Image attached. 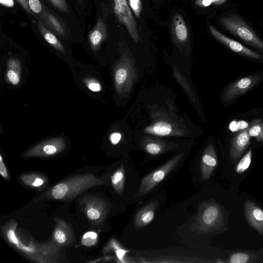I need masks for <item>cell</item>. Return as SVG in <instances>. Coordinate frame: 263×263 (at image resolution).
Segmentation results:
<instances>
[{
	"label": "cell",
	"mask_w": 263,
	"mask_h": 263,
	"mask_svg": "<svg viewBox=\"0 0 263 263\" xmlns=\"http://www.w3.org/2000/svg\"><path fill=\"white\" fill-rule=\"evenodd\" d=\"M108 177L107 174L97 178L91 173L77 175L56 184L46 193V196L57 200L71 199L94 186L109 184Z\"/></svg>",
	"instance_id": "1"
},
{
	"label": "cell",
	"mask_w": 263,
	"mask_h": 263,
	"mask_svg": "<svg viewBox=\"0 0 263 263\" xmlns=\"http://www.w3.org/2000/svg\"><path fill=\"white\" fill-rule=\"evenodd\" d=\"M218 22L228 31L263 52V41L240 17L235 14H229L220 17Z\"/></svg>",
	"instance_id": "2"
},
{
	"label": "cell",
	"mask_w": 263,
	"mask_h": 263,
	"mask_svg": "<svg viewBox=\"0 0 263 263\" xmlns=\"http://www.w3.org/2000/svg\"><path fill=\"white\" fill-rule=\"evenodd\" d=\"M223 219L222 211L218 204L212 201L204 202L198 206L196 222L193 227L198 233H208L218 228Z\"/></svg>",
	"instance_id": "3"
},
{
	"label": "cell",
	"mask_w": 263,
	"mask_h": 263,
	"mask_svg": "<svg viewBox=\"0 0 263 263\" xmlns=\"http://www.w3.org/2000/svg\"><path fill=\"white\" fill-rule=\"evenodd\" d=\"M184 153H181L166 162L163 165L150 173L141 180L136 197H140L153 190L175 168L181 161Z\"/></svg>",
	"instance_id": "4"
},
{
	"label": "cell",
	"mask_w": 263,
	"mask_h": 263,
	"mask_svg": "<svg viewBox=\"0 0 263 263\" xmlns=\"http://www.w3.org/2000/svg\"><path fill=\"white\" fill-rule=\"evenodd\" d=\"M261 81V76L254 73L241 77L228 85L224 89L222 101L230 104L240 96L256 86Z\"/></svg>",
	"instance_id": "5"
},
{
	"label": "cell",
	"mask_w": 263,
	"mask_h": 263,
	"mask_svg": "<svg viewBox=\"0 0 263 263\" xmlns=\"http://www.w3.org/2000/svg\"><path fill=\"white\" fill-rule=\"evenodd\" d=\"M80 206L93 225H98L102 222L107 216L108 204L105 200L100 198L85 196L81 201Z\"/></svg>",
	"instance_id": "6"
},
{
	"label": "cell",
	"mask_w": 263,
	"mask_h": 263,
	"mask_svg": "<svg viewBox=\"0 0 263 263\" xmlns=\"http://www.w3.org/2000/svg\"><path fill=\"white\" fill-rule=\"evenodd\" d=\"M113 9L118 20L124 25L132 39L139 43L140 38L136 23L127 0H113Z\"/></svg>",
	"instance_id": "7"
},
{
	"label": "cell",
	"mask_w": 263,
	"mask_h": 263,
	"mask_svg": "<svg viewBox=\"0 0 263 263\" xmlns=\"http://www.w3.org/2000/svg\"><path fill=\"white\" fill-rule=\"evenodd\" d=\"M209 29L211 34L217 40L222 43L233 52L254 60H263V55L246 47L239 42L226 36L213 26L210 25Z\"/></svg>",
	"instance_id": "8"
},
{
	"label": "cell",
	"mask_w": 263,
	"mask_h": 263,
	"mask_svg": "<svg viewBox=\"0 0 263 263\" xmlns=\"http://www.w3.org/2000/svg\"><path fill=\"white\" fill-rule=\"evenodd\" d=\"M65 147L64 139L55 138L43 141L27 151L24 157H47L58 154Z\"/></svg>",
	"instance_id": "9"
},
{
	"label": "cell",
	"mask_w": 263,
	"mask_h": 263,
	"mask_svg": "<svg viewBox=\"0 0 263 263\" xmlns=\"http://www.w3.org/2000/svg\"><path fill=\"white\" fill-rule=\"evenodd\" d=\"M171 35L176 44L187 46L189 45V30L184 19L179 13H176L172 18Z\"/></svg>",
	"instance_id": "10"
},
{
	"label": "cell",
	"mask_w": 263,
	"mask_h": 263,
	"mask_svg": "<svg viewBox=\"0 0 263 263\" xmlns=\"http://www.w3.org/2000/svg\"><path fill=\"white\" fill-rule=\"evenodd\" d=\"M250 136L247 128L239 131L232 138L230 144L229 155L232 161L239 158L250 143Z\"/></svg>",
	"instance_id": "11"
},
{
	"label": "cell",
	"mask_w": 263,
	"mask_h": 263,
	"mask_svg": "<svg viewBox=\"0 0 263 263\" xmlns=\"http://www.w3.org/2000/svg\"><path fill=\"white\" fill-rule=\"evenodd\" d=\"M217 157L215 148L212 144L205 148L202 156L200 165L201 177L208 180L217 165Z\"/></svg>",
	"instance_id": "12"
},
{
	"label": "cell",
	"mask_w": 263,
	"mask_h": 263,
	"mask_svg": "<svg viewBox=\"0 0 263 263\" xmlns=\"http://www.w3.org/2000/svg\"><path fill=\"white\" fill-rule=\"evenodd\" d=\"M245 213L250 224L263 235V211L253 202L247 200L245 204Z\"/></svg>",
	"instance_id": "13"
},
{
	"label": "cell",
	"mask_w": 263,
	"mask_h": 263,
	"mask_svg": "<svg viewBox=\"0 0 263 263\" xmlns=\"http://www.w3.org/2000/svg\"><path fill=\"white\" fill-rule=\"evenodd\" d=\"M39 20L49 30L63 39L67 36L65 26L58 17L44 8L42 12L39 15Z\"/></svg>",
	"instance_id": "14"
},
{
	"label": "cell",
	"mask_w": 263,
	"mask_h": 263,
	"mask_svg": "<svg viewBox=\"0 0 263 263\" xmlns=\"http://www.w3.org/2000/svg\"><path fill=\"white\" fill-rule=\"evenodd\" d=\"M158 203L159 201L158 200L152 201L137 213L134 222L136 229L146 226L153 220Z\"/></svg>",
	"instance_id": "15"
},
{
	"label": "cell",
	"mask_w": 263,
	"mask_h": 263,
	"mask_svg": "<svg viewBox=\"0 0 263 263\" xmlns=\"http://www.w3.org/2000/svg\"><path fill=\"white\" fill-rule=\"evenodd\" d=\"M107 30L106 24L101 18H98L95 26L88 34V41L92 49L97 51L101 44L106 40Z\"/></svg>",
	"instance_id": "16"
},
{
	"label": "cell",
	"mask_w": 263,
	"mask_h": 263,
	"mask_svg": "<svg viewBox=\"0 0 263 263\" xmlns=\"http://www.w3.org/2000/svg\"><path fill=\"white\" fill-rule=\"evenodd\" d=\"M129 60L124 57L118 65L115 74V83L116 88L118 92H121L124 88L129 83L131 76L129 68H127Z\"/></svg>",
	"instance_id": "17"
},
{
	"label": "cell",
	"mask_w": 263,
	"mask_h": 263,
	"mask_svg": "<svg viewBox=\"0 0 263 263\" xmlns=\"http://www.w3.org/2000/svg\"><path fill=\"white\" fill-rule=\"evenodd\" d=\"M53 237L59 244L70 245L74 241V234L71 227L65 221L57 219V226L54 231Z\"/></svg>",
	"instance_id": "18"
},
{
	"label": "cell",
	"mask_w": 263,
	"mask_h": 263,
	"mask_svg": "<svg viewBox=\"0 0 263 263\" xmlns=\"http://www.w3.org/2000/svg\"><path fill=\"white\" fill-rule=\"evenodd\" d=\"M36 25L40 34L49 45L59 52L65 53V48L62 44L55 34L48 29L40 20H37Z\"/></svg>",
	"instance_id": "19"
},
{
	"label": "cell",
	"mask_w": 263,
	"mask_h": 263,
	"mask_svg": "<svg viewBox=\"0 0 263 263\" xmlns=\"http://www.w3.org/2000/svg\"><path fill=\"white\" fill-rule=\"evenodd\" d=\"M125 179V168L123 165L121 164L118 168L111 176L112 186L116 192L120 195H122L124 191Z\"/></svg>",
	"instance_id": "20"
},
{
	"label": "cell",
	"mask_w": 263,
	"mask_h": 263,
	"mask_svg": "<svg viewBox=\"0 0 263 263\" xmlns=\"http://www.w3.org/2000/svg\"><path fill=\"white\" fill-rule=\"evenodd\" d=\"M172 130V125L164 121L158 122L153 126H148L145 129V131L147 133L160 136L170 135Z\"/></svg>",
	"instance_id": "21"
},
{
	"label": "cell",
	"mask_w": 263,
	"mask_h": 263,
	"mask_svg": "<svg viewBox=\"0 0 263 263\" xmlns=\"http://www.w3.org/2000/svg\"><path fill=\"white\" fill-rule=\"evenodd\" d=\"M251 137H254L258 142H263V120L257 119L253 120L247 128Z\"/></svg>",
	"instance_id": "22"
},
{
	"label": "cell",
	"mask_w": 263,
	"mask_h": 263,
	"mask_svg": "<svg viewBox=\"0 0 263 263\" xmlns=\"http://www.w3.org/2000/svg\"><path fill=\"white\" fill-rule=\"evenodd\" d=\"M107 250H112L117 256L118 259L122 262H126L125 260V255L129 251L124 249L115 240L112 239L110 240L108 245L107 246Z\"/></svg>",
	"instance_id": "23"
},
{
	"label": "cell",
	"mask_w": 263,
	"mask_h": 263,
	"mask_svg": "<svg viewBox=\"0 0 263 263\" xmlns=\"http://www.w3.org/2000/svg\"><path fill=\"white\" fill-rule=\"evenodd\" d=\"M21 179L25 184L34 187H38L44 184L45 178L38 174H31L24 175L21 177Z\"/></svg>",
	"instance_id": "24"
},
{
	"label": "cell",
	"mask_w": 263,
	"mask_h": 263,
	"mask_svg": "<svg viewBox=\"0 0 263 263\" xmlns=\"http://www.w3.org/2000/svg\"><path fill=\"white\" fill-rule=\"evenodd\" d=\"M252 154V149H250L241 159L235 167L237 173L242 174L249 168L251 163Z\"/></svg>",
	"instance_id": "25"
},
{
	"label": "cell",
	"mask_w": 263,
	"mask_h": 263,
	"mask_svg": "<svg viewBox=\"0 0 263 263\" xmlns=\"http://www.w3.org/2000/svg\"><path fill=\"white\" fill-rule=\"evenodd\" d=\"M98 240V234L94 232L90 231L85 233L82 239V244L86 247L94 246Z\"/></svg>",
	"instance_id": "26"
},
{
	"label": "cell",
	"mask_w": 263,
	"mask_h": 263,
	"mask_svg": "<svg viewBox=\"0 0 263 263\" xmlns=\"http://www.w3.org/2000/svg\"><path fill=\"white\" fill-rule=\"evenodd\" d=\"M27 2L32 14L39 15L44 8L40 0H27Z\"/></svg>",
	"instance_id": "27"
},
{
	"label": "cell",
	"mask_w": 263,
	"mask_h": 263,
	"mask_svg": "<svg viewBox=\"0 0 263 263\" xmlns=\"http://www.w3.org/2000/svg\"><path fill=\"white\" fill-rule=\"evenodd\" d=\"M129 6L136 16L139 18L142 11V3L141 0H127Z\"/></svg>",
	"instance_id": "28"
},
{
	"label": "cell",
	"mask_w": 263,
	"mask_h": 263,
	"mask_svg": "<svg viewBox=\"0 0 263 263\" xmlns=\"http://www.w3.org/2000/svg\"><path fill=\"white\" fill-rule=\"evenodd\" d=\"M249 256L248 254L236 253L230 256L229 262L231 263H246L249 261Z\"/></svg>",
	"instance_id": "29"
},
{
	"label": "cell",
	"mask_w": 263,
	"mask_h": 263,
	"mask_svg": "<svg viewBox=\"0 0 263 263\" xmlns=\"http://www.w3.org/2000/svg\"><path fill=\"white\" fill-rule=\"evenodd\" d=\"M50 4L59 11L68 13L69 10L65 0H48Z\"/></svg>",
	"instance_id": "30"
},
{
	"label": "cell",
	"mask_w": 263,
	"mask_h": 263,
	"mask_svg": "<svg viewBox=\"0 0 263 263\" xmlns=\"http://www.w3.org/2000/svg\"><path fill=\"white\" fill-rule=\"evenodd\" d=\"M145 149L147 153L153 155L159 154L163 151L161 145L154 142L146 144L145 145Z\"/></svg>",
	"instance_id": "31"
},
{
	"label": "cell",
	"mask_w": 263,
	"mask_h": 263,
	"mask_svg": "<svg viewBox=\"0 0 263 263\" xmlns=\"http://www.w3.org/2000/svg\"><path fill=\"white\" fill-rule=\"evenodd\" d=\"M7 77L9 81L14 85H17L20 82L19 72L15 69L9 68L7 71Z\"/></svg>",
	"instance_id": "32"
},
{
	"label": "cell",
	"mask_w": 263,
	"mask_h": 263,
	"mask_svg": "<svg viewBox=\"0 0 263 263\" xmlns=\"http://www.w3.org/2000/svg\"><path fill=\"white\" fill-rule=\"evenodd\" d=\"M85 83L88 88L92 91L99 92L101 90L100 84L93 79H86L85 80Z\"/></svg>",
	"instance_id": "33"
},
{
	"label": "cell",
	"mask_w": 263,
	"mask_h": 263,
	"mask_svg": "<svg viewBox=\"0 0 263 263\" xmlns=\"http://www.w3.org/2000/svg\"><path fill=\"white\" fill-rule=\"evenodd\" d=\"M121 137V134L120 133L115 132L111 134L109 139L112 144L116 145L120 142Z\"/></svg>",
	"instance_id": "34"
},
{
	"label": "cell",
	"mask_w": 263,
	"mask_h": 263,
	"mask_svg": "<svg viewBox=\"0 0 263 263\" xmlns=\"http://www.w3.org/2000/svg\"><path fill=\"white\" fill-rule=\"evenodd\" d=\"M1 160H0V174L3 177L8 179V174L6 165L3 160L2 156H0Z\"/></svg>",
	"instance_id": "35"
},
{
	"label": "cell",
	"mask_w": 263,
	"mask_h": 263,
	"mask_svg": "<svg viewBox=\"0 0 263 263\" xmlns=\"http://www.w3.org/2000/svg\"><path fill=\"white\" fill-rule=\"evenodd\" d=\"M21 6L23 7V8L29 14H32V13L30 10L27 0H16Z\"/></svg>",
	"instance_id": "36"
},
{
	"label": "cell",
	"mask_w": 263,
	"mask_h": 263,
	"mask_svg": "<svg viewBox=\"0 0 263 263\" xmlns=\"http://www.w3.org/2000/svg\"><path fill=\"white\" fill-rule=\"evenodd\" d=\"M213 2V0H197L196 4L201 7H207L210 5Z\"/></svg>",
	"instance_id": "37"
},
{
	"label": "cell",
	"mask_w": 263,
	"mask_h": 263,
	"mask_svg": "<svg viewBox=\"0 0 263 263\" xmlns=\"http://www.w3.org/2000/svg\"><path fill=\"white\" fill-rule=\"evenodd\" d=\"M1 4L7 6H12L13 5L12 0H1Z\"/></svg>",
	"instance_id": "38"
},
{
	"label": "cell",
	"mask_w": 263,
	"mask_h": 263,
	"mask_svg": "<svg viewBox=\"0 0 263 263\" xmlns=\"http://www.w3.org/2000/svg\"><path fill=\"white\" fill-rule=\"evenodd\" d=\"M226 0H213V2H214L216 3L220 4L224 2Z\"/></svg>",
	"instance_id": "39"
},
{
	"label": "cell",
	"mask_w": 263,
	"mask_h": 263,
	"mask_svg": "<svg viewBox=\"0 0 263 263\" xmlns=\"http://www.w3.org/2000/svg\"><path fill=\"white\" fill-rule=\"evenodd\" d=\"M77 2H78L79 3H82L84 0H76Z\"/></svg>",
	"instance_id": "40"
}]
</instances>
